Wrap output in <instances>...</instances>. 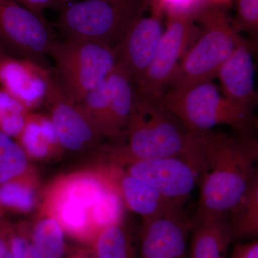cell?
<instances>
[{
  "label": "cell",
  "instance_id": "obj_23",
  "mask_svg": "<svg viewBox=\"0 0 258 258\" xmlns=\"http://www.w3.org/2000/svg\"><path fill=\"white\" fill-rule=\"evenodd\" d=\"M123 204L118 189L108 185L89 210L93 230L97 232L105 227L120 223L123 215Z\"/></svg>",
  "mask_w": 258,
  "mask_h": 258
},
{
  "label": "cell",
  "instance_id": "obj_32",
  "mask_svg": "<svg viewBox=\"0 0 258 258\" xmlns=\"http://www.w3.org/2000/svg\"><path fill=\"white\" fill-rule=\"evenodd\" d=\"M19 4L32 13L43 17L42 12L45 9H56L62 10L67 6L62 0H15Z\"/></svg>",
  "mask_w": 258,
  "mask_h": 258
},
{
  "label": "cell",
  "instance_id": "obj_21",
  "mask_svg": "<svg viewBox=\"0 0 258 258\" xmlns=\"http://www.w3.org/2000/svg\"><path fill=\"white\" fill-rule=\"evenodd\" d=\"M30 239L40 258L64 257L63 230L55 218L49 217L39 222Z\"/></svg>",
  "mask_w": 258,
  "mask_h": 258
},
{
  "label": "cell",
  "instance_id": "obj_14",
  "mask_svg": "<svg viewBox=\"0 0 258 258\" xmlns=\"http://www.w3.org/2000/svg\"><path fill=\"white\" fill-rule=\"evenodd\" d=\"M217 76L225 98L253 111L257 100L254 90L255 69L249 45L243 39L222 64Z\"/></svg>",
  "mask_w": 258,
  "mask_h": 258
},
{
  "label": "cell",
  "instance_id": "obj_28",
  "mask_svg": "<svg viewBox=\"0 0 258 258\" xmlns=\"http://www.w3.org/2000/svg\"><path fill=\"white\" fill-rule=\"evenodd\" d=\"M35 196L30 188L13 180L0 186V206L20 211L31 210Z\"/></svg>",
  "mask_w": 258,
  "mask_h": 258
},
{
  "label": "cell",
  "instance_id": "obj_11",
  "mask_svg": "<svg viewBox=\"0 0 258 258\" xmlns=\"http://www.w3.org/2000/svg\"><path fill=\"white\" fill-rule=\"evenodd\" d=\"M132 25L121 41L114 47L118 63L126 71L134 88L152 62L163 33V15L152 10Z\"/></svg>",
  "mask_w": 258,
  "mask_h": 258
},
{
  "label": "cell",
  "instance_id": "obj_13",
  "mask_svg": "<svg viewBox=\"0 0 258 258\" xmlns=\"http://www.w3.org/2000/svg\"><path fill=\"white\" fill-rule=\"evenodd\" d=\"M47 103L50 106V119L61 147L71 151L81 150L96 143L103 136L68 98L57 76H53Z\"/></svg>",
  "mask_w": 258,
  "mask_h": 258
},
{
  "label": "cell",
  "instance_id": "obj_36",
  "mask_svg": "<svg viewBox=\"0 0 258 258\" xmlns=\"http://www.w3.org/2000/svg\"><path fill=\"white\" fill-rule=\"evenodd\" d=\"M230 0H207V2L211 4L222 5V6H225L227 3H230Z\"/></svg>",
  "mask_w": 258,
  "mask_h": 258
},
{
  "label": "cell",
  "instance_id": "obj_20",
  "mask_svg": "<svg viewBox=\"0 0 258 258\" xmlns=\"http://www.w3.org/2000/svg\"><path fill=\"white\" fill-rule=\"evenodd\" d=\"M92 242L96 258H137L132 236L120 223L98 230Z\"/></svg>",
  "mask_w": 258,
  "mask_h": 258
},
{
  "label": "cell",
  "instance_id": "obj_7",
  "mask_svg": "<svg viewBox=\"0 0 258 258\" xmlns=\"http://www.w3.org/2000/svg\"><path fill=\"white\" fill-rule=\"evenodd\" d=\"M57 41L43 17L15 0H0V47L5 55L40 62Z\"/></svg>",
  "mask_w": 258,
  "mask_h": 258
},
{
  "label": "cell",
  "instance_id": "obj_38",
  "mask_svg": "<svg viewBox=\"0 0 258 258\" xmlns=\"http://www.w3.org/2000/svg\"><path fill=\"white\" fill-rule=\"evenodd\" d=\"M4 53V52H3V50H2L1 47H0V56L2 55H3Z\"/></svg>",
  "mask_w": 258,
  "mask_h": 258
},
{
  "label": "cell",
  "instance_id": "obj_35",
  "mask_svg": "<svg viewBox=\"0 0 258 258\" xmlns=\"http://www.w3.org/2000/svg\"><path fill=\"white\" fill-rule=\"evenodd\" d=\"M64 258H96V257L94 252H93V255H90V254L84 253V252L83 253L82 252H76V253L71 254L68 257Z\"/></svg>",
  "mask_w": 258,
  "mask_h": 258
},
{
  "label": "cell",
  "instance_id": "obj_2",
  "mask_svg": "<svg viewBox=\"0 0 258 258\" xmlns=\"http://www.w3.org/2000/svg\"><path fill=\"white\" fill-rule=\"evenodd\" d=\"M128 144L120 149L127 164L166 157H187L201 153L203 133H193L159 100L137 94L126 127Z\"/></svg>",
  "mask_w": 258,
  "mask_h": 258
},
{
  "label": "cell",
  "instance_id": "obj_3",
  "mask_svg": "<svg viewBox=\"0 0 258 258\" xmlns=\"http://www.w3.org/2000/svg\"><path fill=\"white\" fill-rule=\"evenodd\" d=\"M200 25L196 43L183 56L170 83V92L181 93L212 81L242 37L232 28L225 6L208 3L195 18Z\"/></svg>",
  "mask_w": 258,
  "mask_h": 258
},
{
  "label": "cell",
  "instance_id": "obj_37",
  "mask_svg": "<svg viewBox=\"0 0 258 258\" xmlns=\"http://www.w3.org/2000/svg\"><path fill=\"white\" fill-rule=\"evenodd\" d=\"M64 2V4L66 5H69L70 4L69 0H62Z\"/></svg>",
  "mask_w": 258,
  "mask_h": 258
},
{
  "label": "cell",
  "instance_id": "obj_34",
  "mask_svg": "<svg viewBox=\"0 0 258 258\" xmlns=\"http://www.w3.org/2000/svg\"><path fill=\"white\" fill-rule=\"evenodd\" d=\"M10 234L8 230H0V258H13L10 251Z\"/></svg>",
  "mask_w": 258,
  "mask_h": 258
},
{
  "label": "cell",
  "instance_id": "obj_1",
  "mask_svg": "<svg viewBox=\"0 0 258 258\" xmlns=\"http://www.w3.org/2000/svg\"><path fill=\"white\" fill-rule=\"evenodd\" d=\"M240 134L204 133L200 198L192 223L228 215L258 177L257 141Z\"/></svg>",
  "mask_w": 258,
  "mask_h": 258
},
{
  "label": "cell",
  "instance_id": "obj_10",
  "mask_svg": "<svg viewBox=\"0 0 258 258\" xmlns=\"http://www.w3.org/2000/svg\"><path fill=\"white\" fill-rule=\"evenodd\" d=\"M52 81V74L40 62L0 56V88L29 111L47 102Z\"/></svg>",
  "mask_w": 258,
  "mask_h": 258
},
{
  "label": "cell",
  "instance_id": "obj_18",
  "mask_svg": "<svg viewBox=\"0 0 258 258\" xmlns=\"http://www.w3.org/2000/svg\"><path fill=\"white\" fill-rule=\"evenodd\" d=\"M17 138L25 152L36 159L47 157L60 146L50 117L40 114L29 113Z\"/></svg>",
  "mask_w": 258,
  "mask_h": 258
},
{
  "label": "cell",
  "instance_id": "obj_16",
  "mask_svg": "<svg viewBox=\"0 0 258 258\" xmlns=\"http://www.w3.org/2000/svg\"><path fill=\"white\" fill-rule=\"evenodd\" d=\"M118 191L126 206L140 215L142 220L182 211V208L166 200L150 186L127 173L122 176Z\"/></svg>",
  "mask_w": 258,
  "mask_h": 258
},
{
  "label": "cell",
  "instance_id": "obj_5",
  "mask_svg": "<svg viewBox=\"0 0 258 258\" xmlns=\"http://www.w3.org/2000/svg\"><path fill=\"white\" fill-rule=\"evenodd\" d=\"M159 101L193 133H205L217 125H227L238 133L248 134L257 122L253 111L221 96L212 81L200 83L184 92L169 91Z\"/></svg>",
  "mask_w": 258,
  "mask_h": 258
},
{
  "label": "cell",
  "instance_id": "obj_22",
  "mask_svg": "<svg viewBox=\"0 0 258 258\" xmlns=\"http://www.w3.org/2000/svg\"><path fill=\"white\" fill-rule=\"evenodd\" d=\"M57 222L62 230L79 238L93 240L96 233L90 220L89 210L80 204L60 197L57 203Z\"/></svg>",
  "mask_w": 258,
  "mask_h": 258
},
{
  "label": "cell",
  "instance_id": "obj_9",
  "mask_svg": "<svg viewBox=\"0 0 258 258\" xmlns=\"http://www.w3.org/2000/svg\"><path fill=\"white\" fill-rule=\"evenodd\" d=\"M203 154L166 157L127 164L126 173L150 186L180 208L200 181Z\"/></svg>",
  "mask_w": 258,
  "mask_h": 258
},
{
  "label": "cell",
  "instance_id": "obj_12",
  "mask_svg": "<svg viewBox=\"0 0 258 258\" xmlns=\"http://www.w3.org/2000/svg\"><path fill=\"white\" fill-rule=\"evenodd\" d=\"M191 229L182 211L142 220L139 258H187Z\"/></svg>",
  "mask_w": 258,
  "mask_h": 258
},
{
  "label": "cell",
  "instance_id": "obj_29",
  "mask_svg": "<svg viewBox=\"0 0 258 258\" xmlns=\"http://www.w3.org/2000/svg\"><path fill=\"white\" fill-rule=\"evenodd\" d=\"M231 25L237 33L244 32L257 37L258 0H236V13Z\"/></svg>",
  "mask_w": 258,
  "mask_h": 258
},
{
  "label": "cell",
  "instance_id": "obj_19",
  "mask_svg": "<svg viewBox=\"0 0 258 258\" xmlns=\"http://www.w3.org/2000/svg\"><path fill=\"white\" fill-rule=\"evenodd\" d=\"M232 240H254L258 235V177L228 214Z\"/></svg>",
  "mask_w": 258,
  "mask_h": 258
},
{
  "label": "cell",
  "instance_id": "obj_25",
  "mask_svg": "<svg viewBox=\"0 0 258 258\" xmlns=\"http://www.w3.org/2000/svg\"><path fill=\"white\" fill-rule=\"evenodd\" d=\"M29 110L0 88V132L17 138L23 130Z\"/></svg>",
  "mask_w": 258,
  "mask_h": 258
},
{
  "label": "cell",
  "instance_id": "obj_24",
  "mask_svg": "<svg viewBox=\"0 0 258 258\" xmlns=\"http://www.w3.org/2000/svg\"><path fill=\"white\" fill-rule=\"evenodd\" d=\"M27 165L28 159L23 148L0 132V186L21 175Z\"/></svg>",
  "mask_w": 258,
  "mask_h": 258
},
{
  "label": "cell",
  "instance_id": "obj_27",
  "mask_svg": "<svg viewBox=\"0 0 258 258\" xmlns=\"http://www.w3.org/2000/svg\"><path fill=\"white\" fill-rule=\"evenodd\" d=\"M107 186L101 179L94 176H81L66 183L60 196L73 200L90 210Z\"/></svg>",
  "mask_w": 258,
  "mask_h": 258
},
{
  "label": "cell",
  "instance_id": "obj_4",
  "mask_svg": "<svg viewBox=\"0 0 258 258\" xmlns=\"http://www.w3.org/2000/svg\"><path fill=\"white\" fill-rule=\"evenodd\" d=\"M148 7V0H85L64 7L56 25L64 39L115 47Z\"/></svg>",
  "mask_w": 258,
  "mask_h": 258
},
{
  "label": "cell",
  "instance_id": "obj_31",
  "mask_svg": "<svg viewBox=\"0 0 258 258\" xmlns=\"http://www.w3.org/2000/svg\"><path fill=\"white\" fill-rule=\"evenodd\" d=\"M10 251L13 258H40L30 238L22 234H10Z\"/></svg>",
  "mask_w": 258,
  "mask_h": 258
},
{
  "label": "cell",
  "instance_id": "obj_30",
  "mask_svg": "<svg viewBox=\"0 0 258 258\" xmlns=\"http://www.w3.org/2000/svg\"><path fill=\"white\" fill-rule=\"evenodd\" d=\"M208 3L207 0H148L152 10L161 15H187L194 18Z\"/></svg>",
  "mask_w": 258,
  "mask_h": 258
},
{
  "label": "cell",
  "instance_id": "obj_15",
  "mask_svg": "<svg viewBox=\"0 0 258 258\" xmlns=\"http://www.w3.org/2000/svg\"><path fill=\"white\" fill-rule=\"evenodd\" d=\"M187 258H226L232 240L228 215L192 223Z\"/></svg>",
  "mask_w": 258,
  "mask_h": 258
},
{
  "label": "cell",
  "instance_id": "obj_33",
  "mask_svg": "<svg viewBox=\"0 0 258 258\" xmlns=\"http://www.w3.org/2000/svg\"><path fill=\"white\" fill-rule=\"evenodd\" d=\"M230 258H258V242L252 240L246 243H237Z\"/></svg>",
  "mask_w": 258,
  "mask_h": 258
},
{
  "label": "cell",
  "instance_id": "obj_8",
  "mask_svg": "<svg viewBox=\"0 0 258 258\" xmlns=\"http://www.w3.org/2000/svg\"><path fill=\"white\" fill-rule=\"evenodd\" d=\"M195 18L187 15H168L165 31L152 62L134 87L137 94L159 100L170 84L179 61L186 53L190 38L196 33Z\"/></svg>",
  "mask_w": 258,
  "mask_h": 258
},
{
  "label": "cell",
  "instance_id": "obj_26",
  "mask_svg": "<svg viewBox=\"0 0 258 258\" xmlns=\"http://www.w3.org/2000/svg\"><path fill=\"white\" fill-rule=\"evenodd\" d=\"M109 99V83L107 78L103 82L83 97L79 103H76L78 108L96 125L102 135Z\"/></svg>",
  "mask_w": 258,
  "mask_h": 258
},
{
  "label": "cell",
  "instance_id": "obj_6",
  "mask_svg": "<svg viewBox=\"0 0 258 258\" xmlns=\"http://www.w3.org/2000/svg\"><path fill=\"white\" fill-rule=\"evenodd\" d=\"M50 55L61 87L75 104L103 82L118 62L114 47L89 40L64 39Z\"/></svg>",
  "mask_w": 258,
  "mask_h": 258
},
{
  "label": "cell",
  "instance_id": "obj_17",
  "mask_svg": "<svg viewBox=\"0 0 258 258\" xmlns=\"http://www.w3.org/2000/svg\"><path fill=\"white\" fill-rule=\"evenodd\" d=\"M110 99L103 135L118 137L128 123L134 99V88L126 71L117 63L108 77Z\"/></svg>",
  "mask_w": 258,
  "mask_h": 258
}]
</instances>
